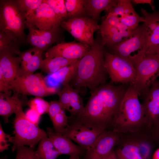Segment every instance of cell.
Instances as JSON below:
<instances>
[{
	"label": "cell",
	"instance_id": "12",
	"mask_svg": "<svg viewBox=\"0 0 159 159\" xmlns=\"http://www.w3.org/2000/svg\"><path fill=\"white\" fill-rule=\"evenodd\" d=\"M141 11L145 19V41L143 49L134 54L136 57L155 54L159 46V12L149 13L143 8Z\"/></svg>",
	"mask_w": 159,
	"mask_h": 159
},
{
	"label": "cell",
	"instance_id": "37",
	"mask_svg": "<svg viewBox=\"0 0 159 159\" xmlns=\"http://www.w3.org/2000/svg\"><path fill=\"white\" fill-rule=\"evenodd\" d=\"M15 159H39L35 151L30 147L25 146L18 147L16 150Z\"/></svg>",
	"mask_w": 159,
	"mask_h": 159
},
{
	"label": "cell",
	"instance_id": "1",
	"mask_svg": "<svg viewBox=\"0 0 159 159\" xmlns=\"http://www.w3.org/2000/svg\"><path fill=\"white\" fill-rule=\"evenodd\" d=\"M104 84L91 91L82 112L74 121L106 128L112 123L121 102L129 85Z\"/></svg>",
	"mask_w": 159,
	"mask_h": 159
},
{
	"label": "cell",
	"instance_id": "3",
	"mask_svg": "<svg viewBox=\"0 0 159 159\" xmlns=\"http://www.w3.org/2000/svg\"><path fill=\"white\" fill-rule=\"evenodd\" d=\"M139 96L134 85H130L113 121L114 131L118 133L134 132L145 123L144 109Z\"/></svg>",
	"mask_w": 159,
	"mask_h": 159
},
{
	"label": "cell",
	"instance_id": "17",
	"mask_svg": "<svg viewBox=\"0 0 159 159\" xmlns=\"http://www.w3.org/2000/svg\"><path fill=\"white\" fill-rule=\"evenodd\" d=\"M145 41V28L143 23L135 30L132 36L112 48L111 53L128 59L132 53L136 51L138 52L143 49Z\"/></svg>",
	"mask_w": 159,
	"mask_h": 159
},
{
	"label": "cell",
	"instance_id": "31",
	"mask_svg": "<svg viewBox=\"0 0 159 159\" xmlns=\"http://www.w3.org/2000/svg\"><path fill=\"white\" fill-rule=\"evenodd\" d=\"M19 10L26 17L38 8L43 0H15Z\"/></svg>",
	"mask_w": 159,
	"mask_h": 159
},
{
	"label": "cell",
	"instance_id": "47",
	"mask_svg": "<svg viewBox=\"0 0 159 159\" xmlns=\"http://www.w3.org/2000/svg\"><path fill=\"white\" fill-rule=\"evenodd\" d=\"M117 159H126L121 153L120 149H118L115 151Z\"/></svg>",
	"mask_w": 159,
	"mask_h": 159
},
{
	"label": "cell",
	"instance_id": "30",
	"mask_svg": "<svg viewBox=\"0 0 159 159\" xmlns=\"http://www.w3.org/2000/svg\"><path fill=\"white\" fill-rule=\"evenodd\" d=\"M48 4L58 17L62 21L67 19V13L64 0H43Z\"/></svg>",
	"mask_w": 159,
	"mask_h": 159
},
{
	"label": "cell",
	"instance_id": "7",
	"mask_svg": "<svg viewBox=\"0 0 159 159\" xmlns=\"http://www.w3.org/2000/svg\"><path fill=\"white\" fill-rule=\"evenodd\" d=\"M9 89L19 95L41 97L57 94L59 91L48 86L40 73L19 76L10 84Z\"/></svg>",
	"mask_w": 159,
	"mask_h": 159
},
{
	"label": "cell",
	"instance_id": "16",
	"mask_svg": "<svg viewBox=\"0 0 159 159\" xmlns=\"http://www.w3.org/2000/svg\"><path fill=\"white\" fill-rule=\"evenodd\" d=\"M143 97L145 123L151 130L159 118V81L156 80L153 83Z\"/></svg>",
	"mask_w": 159,
	"mask_h": 159
},
{
	"label": "cell",
	"instance_id": "43",
	"mask_svg": "<svg viewBox=\"0 0 159 159\" xmlns=\"http://www.w3.org/2000/svg\"><path fill=\"white\" fill-rule=\"evenodd\" d=\"M9 86L3 74L0 70V92L10 94L9 89Z\"/></svg>",
	"mask_w": 159,
	"mask_h": 159
},
{
	"label": "cell",
	"instance_id": "41",
	"mask_svg": "<svg viewBox=\"0 0 159 159\" xmlns=\"http://www.w3.org/2000/svg\"><path fill=\"white\" fill-rule=\"evenodd\" d=\"M26 118L34 124L38 125L41 115L36 110L31 108L29 109L25 113Z\"/></svg>",
	"mask_w": 159,
	"mask_h": 159
},
{
	"label": "cell",
	"instance_id": "48",
	"mask_svg": "<svg viewBox=\"0 0 159 159\" xmlns=\"http://www.w3.org/2000/svg\"><path fill=\"white\" fill-rule=\"evenodd\" d=\"M152 159H159V148L155 152Z\"/></svg>",
	"mask_w": 159,
	"mask_h": 159
},
{
	"label": "cell",
	"instance_id": "42",
	"mask_svg": "<svg viewBox=\"0 0 159 159\" xmlns=\"http://www.w3.org/2000/svg\"><path fill=\"white\" fill-rule=\"evenodd\" d=\"M102 22L117 28L121 22L119 17L109 13H108L106 17Z\"/></svg>",
	"mask_w": 159,
	"mask_h": 159
},
{
	"label": "cell",
	"instance_id": "51",
	"mask_svg": "<svg viewBox=\"0 0 159 159\" xmlns=\"http://www.w3.org/2000/svg\"></svg>",
	"mask_w": 159,
	"mask_h": 159
},
{
	"label": "cell",
	"instance_id": "38",
	"mask_svg": "<svg viewBox=\"0 0 159 159\" xmlns=\"http://www.w3.org/2000/svg\"><path fill=\"white\" fill-rule=\"evenodd\" d=\"M14 137L5 133L4 131L1 124L0 125V151L2 152L8 149L10 144L8 142L13 143Z\"/></svg>",
	"mask_w": 159,
	"mask_h": 159
},
{
	"label": "cell",
	"instance_id": "40",
	"mask_svg": "<svg viewBox=\"0 0 159 159\" xmlns=\"http://www.w3.org/2000/svg\"><path fill=\"white\" fill-rule=\"evenodd\" d=\"M137 144L142 159H149L152 151L151 145L144 142L137 143Z\"/></svg>",
	"mask_w": 159,
	"mask_h": 159
},
{
	"label": "cell",
	"instance_id": "23",
	"mask_svg": "<svg viewBox=\"0 0 159 159\" xmlns=\"http://www.w3.org/2000/svg\"><path fill=\"white\" fill-rule=\"evenodd\" d=\"M78 60L69 59L60 57L50 59L45 58L42 60L39 69L48 74H52L75 63Z\"/></svg>",
	"mask_w": 159,
	"mask_h": 159
},
{
	"label": "cell",
	"instance_id": "21",
	"mask_svg": "<svg viewBox=\"0 0 159 159\" xmlns=\"http://www.w3.org/2000/svg\"><path fill=\"white\" fill-rule=\"evenodd\" d=\"M78 60L75 63L46 77L44 79L47 85L59 90L60 85L62 86L69 83L75 73Z\"/></svg>",
	"mask_w": 159,
	"mask_h": 159
},
{
	"label": "cell",
	"instance_id": "50",
	"mask_svg": "<svg viewBox=\"0 0 159 159\" xmlns=\"http://www.w3.org/2000/svg\"><path fill=\"white\" fill-rule=\"evenodd\" d=\"M156 53L159 54V46L158 47L156 52Z\"/></svg>",
	"mask_w": 159,
	"mask_h": 159
},
{
	"label": "cell",
	"instance_id": "28",
	"mask_svg": "<svg viewBox=\"0 0 159 159\" xmlns=\"http://www.w3.org/2000/svg\"><path fill=\"white\" fill-rule=\"evenodd\" d=\"M131 1L129 0H118L116 5L112 8L108 13L121 17L136 13L133 8Z\"/></svg>",
	"mask_w": 159,
	"mask_h": 159
},
{
	"label": "cell",
	"instance_id": "29",
	"mask_svg": "<svg viewBox=\"0 0 159 159\" xmlns=\"http://www.w3.org/2000/svg\"><path fill=\"white\" fill-rule=\"evenodd\" d=\"M84 3L85 0H65L67 13V19L79 16L82 13L85 12Z\"/></svg>",
	"mask_w": 159,
	"mask_h": 159
},
{
	"label": "cell",
	"instance_id": "27",
	"mask_svg": "<svg viewBox=\"0 0 159 159\" xmlns=\"http://www.w3.org/2000/svg\"><path fill=\"white\" fill-rule=\"evenodd\" d=\"M79 92L72 87L70 92V100L68 111L74 117L80 115L83 111L85 106Z\"/></svg>",
	"mask_w": 159,
	"mask_h": 159
},
{
	"label": "cell",
	"instance_id": "2",
	"mask_svg": "<svg viewBox=\"0 0 159 159\" xmlns=\"http://www.w3.org/2000/svg\"><path fill=\"white\" fill-rule=\"evenodd\" d=\"M104 44L95 40L89 52L78 60L75 73L69 84L79 92L83 88L92 91L105 84L108 75L105 67Z\"/></svg>",
	"mask_w": 159,
	"mask_h": 159
},
{
	"label": "cell",
	"instance_id": "4",
	"mask_svg": "<svg viewBox=\"0 0 159 159\" xmlns=\"http://www.w3.org/2000/svg\"><path fill=\"white\" fill-rule=\"evenodd\" d=\"M26 17L19 9L15 0H0V31L19 42L27 45Z\"/></svg>",
	"mask_w": 159,
	"mask_h": 159
},
{
	"label": "cell",
	"instance_id": "39",
	"mask_svg": "<svg viewBox=\"0 0 159 159\" xmlns=\"http://www.w3.org/2000/svg\"><path fill=\"white\" fill-rule=\"evenodd\" d=\"M65 110L59 101H52L49 103L47 113L52 120L62 110Z\"/></svg>",
	"mask_w": 159,
	"mask_h": 159
},
{
	"label": "cell",
	"instance_id": "26",
	"mask_svg": "<svg viewBox=\"0 0 159 159\" xmlns=\"http://www.w3.org/2000/svg\"><path fill=\"white\" fill-rule=\"evenodd\" d=\"M44 51L35 48L34 54L29 60L26 65L21 68L20 75H29L34 74V72L39 69L43 60L42 56Z\"/></svg>",
	"mask_w": 159,
	"mask_h": 159
},
{
	"label": "cell",
	"instance_id": "36",
	"mask_svg": "<svg viewBox=\"0 0 159 159\" xmlns=\"http://www.w3.org/2000/svg\"><path fill=\"white\" fill-rule=\"evenodd\" d=\"M71 87L69 83L63 85L62 89L57 93L59 97V102L62 105L65 110L68 111L70 100V92Z\"/></svg>",
	"mask_w": 159,
	"mask_h": 159
},
{
	"label": "cell",
	"instance_id": "45",
	"mask_svg": "<svg viewBox=\"0 0 159 159\" xmlns=\"http://www.w3.org/2000/svg\"><path fill=\"white\" fill-rule=\"evenodd\" d=\"M131 2L137 4H148L151 6L153 10L155 11V8L154 5L153 1L151 0H132Z\"/></svg>",
	"mask_w": 159,
	"mask_h": 159
},
{
	"label": "cell",
	"instance_id": "34",
	"mask_svg": "<svg viewBox=\"0 0 159 159\" xmlns=\"http://www.w3.org/2000/svg\"><path fill=\"white\" fill-rule=\"evenodd\" d=\"M120 149L126 159H142L137 143L127 144Z\"/></svg>",
	"mask_w": 159,
	"mask_h": 159
},
{
	"label": "cell",
	"instance_id": "24",
	"mask_svg": "<svg viewBox=\"0 0 159 159\" xmlns=\"http://www.w3.org/2000/svg\"><path fill=\"white\" fill-rule=\"evenodd\" d=\"M35 151L39 159H57L61 155L48 137L40 141Z\"/></svg>",
	"mask_w": 159,
	"mask_h": 159
},
{
	"label": "cell",
	"instance_id": "18",
	"mask_svg": "<svg viewBox=\"0 0 159 159\" xmlns=\"http://www.w3.org/2000/svg\"><path fill=\"white\" fill-rule=\"evenodd\" d=\"M47 133L48 137L61 155L70 156L83 155L85 150L80 146L74 144L70 139L63 135L55 132L52 128L47 127Z\"/></svg>",
	"mask_w": 159,
	"mask_h": 159
},
{
	"label": "cell",
	"instance_id": "22",
	"mask_svg": "<svg viewBox=\"0 0 159 159\" xmlns=\"http://www.w3.org/2000/svg\"><path fill=\"white\" fill-rule=\"evenodd\" d=\"M117 2L115 0H85V12L97 21L102 11H109L116 5Z\"/></svg>",
	"mask_w": 159,
	"mask_h": 159
},
{
	"label": "cell",
	"instance_id": "15",
	"mask_svg": "<svg viewBox=\"0 0 159 159\" xmlns=\"http://www.w3.org/2000/svg\"><path fill=\"white\" fill-rule=\"evenodd\" d=\"M91 47L80 43L63 42L49 48L45 56L48 59L60 57L69 59L79 60L89 52Z\"/></svg>",
	"mask_w": 159,
	"mask_h": 159
},
{
	"label": "cell",
	"instance_id": "14",
	"mask_svg": "<svg viewBox=\"0 0 159 159\" xmlns=\"http://www.w3.org/2000/svg\"><path fill=\"white\" fill-rule=\"evenodd\" d=\"M118 133L105 130L86 151L84 159H103L113 150L119 138Z\"/></svg>",
	"mask_w": 159,
	"mask_h": 159
},
{
	"label": "cell",
	"instance_id": "49",
	"mask_svg": "<svg viewBox=\"0 0 159 159\" xmlns=\"http://www.w3.org/2000/svg\"><path fill=\"white\" fill-rule=\"evenodd\" d=\"M68 159H80V156L77 155H73L70 156Z\"/></svg>",
	"mask_w": 159,
	"mask_h": 159
},
{
	"label": "cell",
	"instance_id": "19",
	"mask_svg": "<svg viewBox=\"0 0 159 159\" xmlns=\"http://www.w3.org/2000/svg\"><path fill=\"white\" fill-rule=\"evenodd\" d=\"M20 64L19 56L9 52L0 53V70L9 86L20 75Z\"/></svg>",
	"mask_w": 159,
	"mask_h": 159
},
{
	"label": "cell",
	"instance_id": "6",
	"mask_svg": "<svg viewBox=\"0 0 159 159\" xmlns=\"http://www.w3.org/2000/svg\"><path fill=\"white\" fill-rule=\"evenodd\" d=\"M13 122L14 141L12 147L13 152L20 146L27 145L34 148L42 138L48 137L47 132L26 118L22 107L19 108L14 113Z\"/></svg>",
	"mask_w": 159,
	"mask_h": 159
},
{
	"label": "cell",
	"instance_id": "46",
	"mask_svg": "<svg viewBox=\"0 0 159 159\" xmlns=\"http://www.w3.org/2000/svg\"><path fill=\"white\" fill-rule=\"evenodd\" d=\"M103 159H117L115 152L113 149Z\"/></svg>",
	"mask_w": 159,
	"mask_h": 159
},
{
	"label": "cell",
	"instance_id": "25",
	"mask_svg": "<svg viewBox=\"0 0 159 159\" xmlns=\"http://www.w3.org/2000/svg\"><path fill=\"white\" fill-rule=\"evenodd\" d=\"M21 46L18 41L0 31V53L9 52L19 56L21 53Z\"/></svg>",
	"mask_w": 159,
	"mask_h": 159
},
{
	"label": "cell",
	"instance_id": "44",
	"mask_svg": "<svg viewBox=\"0 0 159 159\" xmlns=\"http://www.w3.org/2000/svg\"><path fill=\"white\" fill-rule=\"evenodd\" d=\"M151 131L153 138L159 142V118L153 126Z\"/></svg>",
	"mask_w": 159,
	"mask_h": 159
},
{
	"label": "cell",
	"instance_id": "5",
	"mask_svg": "<svg viewBox=\"0 0 159 159\" xmlns=\"http://www.w3.org/2000/svg\"><path fill=\"white\" fill-rule=\"evenodd\" d=\"M128 59L134 67L136 73L135 81L132 84L139 96L143 97L159 76V54L139 57L131 56Z\"/></svg>",
	"mask_w": 159,
	"mask_h": 159
},
{
	"label": "cell",
	"instance_id": "9",
	"mask_svg": "<svg viewBox=\"0 0 159 159\" xmlns=\"http://www.w3.org/2000/svg\"><path fill=\"white\" fill-rule=\"evenodd\" d=\"M60 26L79 43L90 47L95 42L94 33L100 29L96 21L91 18L80 16L63 20Z\"/></svg>",
	"mask_w": 159,
	"mask_h": 159
},
{
	"label": "cell",
	"instance_id": "8",
	"mask_svg": "<svg viewBox=\"0 0 159 159\" xmlns=\"http://www.w3.org/2000/svg\"><path fill=\"white\" fill-rule=\"evenodd\" d=\"M104 54L105 67L110 79V83L133 84L136 73L130 61L105 50Z\"/></svg>",
	"mask_w": 159,
	"mask_h": 159
},
{
	"label": "cell",
	"instance_id": "11",
	"mask_svg": "<svg viewBox=\"0 0 159 159\" xmlns=\"http://www.w3.org/2000/svg\"><path fill=\"white\" fill-rule=\"evenodd\" d=\"M26 28L29 33L27 35L26 42L32 47L44 51L48 50L53 44L63 42L62 30L60 25L53 27L51 29L44 31L40 30L27 22Z\"/></svg>",
	"mask_w": 159,
	"mask_h": 159
},
{
	"label": "cell",
	"instance_id": "20",
	"mask_svg": "<svg viewBox=\"0 0 159 159\" xmlns=\"http://www.w3.org/2000/svg\"><path fill=\"white\" fill-rule=\"evenodd\" d=\"M19 95L14 92L13 95L5 93H0V115L4 117L6 122H8V118L15 113L17 109L28 102L21 99Z\"/></svg>",
	"mask_w": 159,
	"mask_h": 159
},
{
	"label": "cell",
	"instance_id": "32",
	"mask_svg": "<svg viewBox=\"0 0 159 159\" xmlns=\"http://www.w3.org/2000/svg\"><path fill=\"white\" fill-rule=\"evenodd\" d=\"M120 22L126 25L130 31H134L139 26V23L145 21L144 17L139 16L137 13L131 15L119 17Z\"/></svg>",
	"mask_w": 159,
	"mask_h": 159
},
{
	"label": "cell",
	"instance_id": "10",
	"mask_svg": "<svg viewBox=\"0 0 159 159\" xmlns=\"http://www.w3.org/2000/svg\"><path fill=\"white\" fill-rule=\"evenodd\" d=\"M69 125L62 134L79 145L86 151L95 143L105 129L74 121Z\"/></svg>",
	"mask_w": 159,
	"mask_h": 159
},
{
	"label": "cell",
	"instance_id": "35",
	"mask_svg": "<svg viewBox=\"0 0 159 159\" xmlns=\"http://www.w3.org/2000/svg\"><path fill=\"white\" fill-rule=\"evenodd\" d=\"M27 105L30 108L36 110L41 115L47 113L49 103L42 97H36L29 101Z\"/></svg>",
	"mask_w": 159,
	"mask_h": 159
},
{
	"label": "cell",
	"instance_id": "33",
	"mask_svg": "<svg viewBox=\"0 0 159 159\" xmlns=\"http://www.w3.org/2000/svg\"><path fill=\"white\" fill-rule=\"evenodd\" d=\"M65 110H62L51 120L53 129L57 133L62 134L68 125V117L66 115Z\"/></svg>",
	"mask_w": 159,
	"mask_h": 159
},
{
	"label": "cell",
	"instance_id": "13",
	"mask_svg": "<svg viewBox=\"0 0 159 159\" xmlns=\"http://www.w3.org/2000/svg\"><path fill=\"white\" fill-rule=\"evenodd\" d=\"M26 22L32 24L39 30L44 31L60 25L62 21L48 4L43 2L38 8L26 16Z\"/></svg>",
	"mask_w": 159,
	"mask_h": 159
}]
</instances>
